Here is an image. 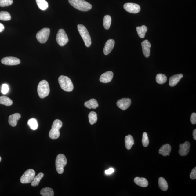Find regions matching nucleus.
I'll use <instances>...</instances> for the list:
<instances>
[{
	"label": "nucleus",
	"mask_w": 196,
	"mask_h": 196,
	"mask_svg": "<svg viewBox=\"0 0 196 196\" xmlns=\"http://www.w3.org/2000/svg\"><path fill=\"white\" fill-rule=\"evenodd\" d=\"M68 1L71 5L78 10L87 11L92 8L91 4L84 0H69Z\"/></svg>",
	"instance_id": "nucleus-1"
},
{
	"label": "nucleus",
	"mask_w": 196,
	"mask_h": 196,
	"mask_svg": "<svg viewBox=\"0 0 196 196\" xmlns=\"http://www.w3.org/2000/svg\"><path fill=\"white\" fill-rule=\"evenodd\" d=\"M63 123L59 120L54 121L52 126V128L49 132V137L52 139L55 140L58 138L60 135L59 130L62 127Z\"/></svg>",
	"instance_id": "nucleus-2"
},
{
	"label": "nucleus",
	"mask_w": 196,
	"mask_h": 196,
	"mask_svg": "<svg viewBox=\"0 0 196 196\" xmlns=\"http://www.w3.org/2000/svg\"><path fill=\"white\" fill-rule=\"evenodd\" d=\"M60 85L62 89L67 92H71L74 89V85L71 80L68 77L61 76L58 79Z\"/></svg>",
	"instance_id": "nucleus-3"
},
{
	"label": "nucleus",
	"mask_w": 196,
	"mask_h": 196,
	"mask_svg": "<svg viewBox=\"0 0 196 196\" xmlns=\"http://www.w3.org/2000/svg\"><path fill=\"white\" fill-rule=\"evenodd\" d=\"M78 29L80 35L84 40L85 46L87 47H90L92 43L91 39L87 29L82 24L78 25Z\"/></svg>",
	"instance_id": "nucleus-4"
},
{
	"label": "nucleus",
	"mask_w": 196,
	"mask_h": 196,
	"mask_svg": "<svg viewBox=\"0 0 196 196\" xmlns=\"http://www.w3.org/2000/svg\"><path fill=\"white\" fill-rule=\"evenodd\" d=\"M38 93L39 97L42 99L49 95L50 88L49 83L45 80L41 81L38 86Z\"/></svg>",
	"instance_id": "nucleus-5"
},
{
	"label": "nucleus",
	"mask_w": 196,
	"mask_h": 196,
	"mask_svg": "<svg viewBox=\"0 0 196 196\" xmlns=\"http://www.w3.org/2000/svg\"><path fill=\"white\" fill-rule=\"evenodd\" d=\"M67 163V159L64 155L60 154L57 155L56 159L55 164L57 172L59 174H62L64 172V168Z\"/></svg>",
	"instance_id": "nucleus-6"
},
{
	"label": "nucleus",
	"mask_w": 196,
	"mask_h": 196,
	"mask_svg": "<svg viewBox=\"0 0 196 196\" xmlns=\"http://www.w3.org/2000/svg\"><path fill=\"white\" fill-rule=\"evenodd\" d=\"M50 33L49 28H45L39 31L36 34V38L41 43H45L47 41Z\"/></svg>",
	"instance_id": "nucleus-7"
},
{
	"label": "nucleus",
	"mask_w": 196,
	"mask_h": 196,
	"mask_svg": "<svg viewBox=\"0 0 196 196\" xmlns=\"http://www.w3.org/2000/svg\"><path fill=\"white\" fill-rule=\"evenodd\" d=\"M35 172L34 170L29 169L26 171L20 178V182L23 184L30 183L34 179Z\"/></svg>",
	"instance_id": "nucleus-8"
},
{
	"label": "nucleus",
	"mask_w": 196,
	"mask_h": 196,
	"mask_svg": "<svg viewBox=\"0 0 196 196\" xmlns=\"http://www.w3.org/2000/svg\"><path fill=\"white\" fill-rule=\"evenodd\" d=\"M56 40L58 45L61 47L64 46L68 42V36L63 29L59 30L57 34Z\"/></svg>",
	"instance_id": "nucleus-9"
},
{
	"label": "nucleus",
	"mask_w": 196,
	"mask_h": 196,
	"mask_svg": "<svg viewBox=\"0 0 196 196\" xmlns=\"http://www.w3.org/2000/svg\"><path fill=\"white\" fill-rule=\"evenodd\" d=\"M124 8L126 11L132 13H138L141 10L140 5L134 3H128L125 4Z\"/></svg>",
	"instance_id": "nucleus-10"
},
{
	"label": "nucleus",
	"mask_w": 196,
	"mask_h": 196,
	"mask_svg": "<svg viewBox=\"0 0 196 196\" xmlns=\"http://www.w3.org/2000/svg\"><path fill=\"white\" fill-rule=\"evenodd\" d=\"M131 103V100L129 98H123L118 100L117 105L119 108L122 110H125L129 107Z\"/></svg>",
	"instance_id": "nucleus-11"
},
{
	"label": "nucleus",
	"mask_w": 196,
	"mask_h": 196,
	"mask_svg": "<svg viewBox=\"0 0 196 196\" xmlns=\"http://www.w3.org/2000/svg\"><path fill=\"white\" fill-rule=\"evenodd\" d=\"M2 64L8 65H17L20 64V59L16 57H4L1 60Z\"/></svg>",
	"instance_id": "nucleus-12"
},
{
	"label": "nucleus",
	"mask_w": 196,
	"mask_h": 196,
	"mask_svg": "<svg viewBox=\"0 0 196 196\" xmlns=\"http://www.w3.org/2000/svg\"><path fill=\"white\" fill-rule=\"evenodd\" d=\"M142 49L144 56L148 58L150 55V49L151 45L148 40H146L142 42L141 43Z\"/></svg>",
	"instance_id": "nucleus-13"
},
{
	"label": "nucleus",
	"mask_w": 196,
	"mask_h": 196,
	"mask_svg": "<svg viewBox=\"0 0 196 196\" xmlns=\"http://www.w3.org/2000/svg\"><path fill=\"white\" fill-rule=\"evenodd\" d=\"M190 147V143L188 141L185 142L183 144H180L179 151L180 155L182 156L187 155L189 152Z\"/></svg>",
	"instance_id": "nucleus-14"
},
{
	"label": "nucleus",
	"mask_w": 196,
	"mask_h": 196,
	"mask_svg": "<svg viewBox=\"0 0 196 196\" xmlns=\"http://www.w3.org/2000/svg\"><path fill=\"white\" fill-rule=\"evenodd\" d=\"M115 45V41L113 39H109L106 42L103 48V53L105 55L109 54L112 51Z\"/></svg>",
	"instance_id": "nucleus-15"
},
{
	"label": "nucleus",
	"mask_w": 196,
	"mask_h": 196,
	"mask_svg": "<svg viewBox=\"0 0 196 196\" xmlns=\"http://www.w3.org/2000/svg\"><path fill=\"white\" fill-rule=\"evenodd\" d=\"M113 77V72L109 71L106 72L101 75L100 77V81L103 83H108L111 81Z\"/></svg>",
	"instance_id": "nucleus-16"
},
{
	"label": "nucleus",
	"mask_w": 196,
	"mask_h": 196,
	"mask_svg": "<svg viewBox=\"0 0 196 196\" xmlns=\"http://www.w3.org/2000/svg\"><path fill=\"white\" fill-rule=\"evenodd\" d=\"M21 118L20 113H16L10 115L9 117V122L11 126L15 127L16 126L18 120Z\"/></svg>",
	"instance_id": "nucleus-17"
},
{
	"label": "nucleus",
	"mask_w": 196,
	"mask_h": 196,
	"mask_svg": "<svg viewBox=\"0 0 196 196\" xmlns=\"http://www.w3.org/2000/svg\"><path fill=\"white\" fill-rule=\"evenodd\" d=\"M183 77V75L182 74L174 75L171 76L169 79V85L172 87L176 86Z\"/></svg>",
	"instance_id": "nucleus-18"
},
{
	"label": "nucleus",
	"mask_w": 196,
	"mask_h": 196,
	"mask_svg": "<svg viewBox=\"0 0 196 196\" xmlns=\"http://www.w3.org/2000/svg\"><path fill=\"white\" fill-rule=\"evenodd\" d=\"M171 146L169 144H167L163 145L161 147L159 151V154L162 155L163 156H166L170 155L169 154L171 151Z\"/></svg>",
	"instance_id": "nucleus-19"
},
{
	"label": "nucleus",
	"mask_w": 196,
	"mask_h": 196,
	"mask_svg": "<svg viewBox=\"0 0 196 196\" xmlns=\"http://www.w3.org/2000/svg\"><path fill=\"white\" fill-rule=\"evenodd\" d=\"M134 182L137 185L142 187H147L149 184L147 180L144 178H140L137 177L134 178Z\"/></svg>",
	"instance_id": "nucleus-20"
},
{
	"label": "nucleus",
	"mask_w": 196,
	"mask_h": 196,
	"mask_svg": "<svg viewBox=\"0 0 196 196\" xmlns=\"http://www.w3.org/2000/svg\"><path fill=\"white\" fill-rule=\"evenodd\" d=\"M84 106L88 109H95L99 107V104L96 100L92 99H90L89 101L85 102L84 103Z\"/></svg>",
	"instance_id": "nucleus-21"
},
{
	"label": "nucleus",
	"mask_w": 196,
	"mask_h": 196,
	"mask_svg": "<svg viewBox=\"0 0 196 196\" xmlns=\"http://www.w3.org/2000/svg\"><path fill=\"white\" fill-rule=\"evenodd\" d=\"M125 142L126 148L128 150L131 149L132 146L134 145L133 138L131 135H128L126 136L125 139Z\"/></svg>",
	"instance_id": "nucleus-22"
},
{
	"label": "nucleus",
	"mask_w": 196,
	"mask_h": 196,
	"mask_svg": "<svg viewBox=\"0 0 196 196\" xmlns=\"http://www.w3.org/2000/svg\"><path fill=\"white\" fill-rule=\"evenodd\" d=\"M136 30L138 36L140 38H145L146 33L147 31V27L143 25L141 27H137L136 28Z\"/></svg>",
	"instance_id": "nucleus-23"
},
{
	"label": "nucleus",
	"mask_w": 196,
	"mask_h": 196,
	"mask_svg": "<svg viewBox=\"0 0 196 196\" xmlns=\"http://www.w3.org/2000/svg\"><path fill=\"white\" fill-rule=\"evenodd\" d=\"M158 185L160 189L163 191H166L168 189V185L166 180L163 177L159 178Z\"/></svg>",
	"instance_id": "nucleus-24"
},
{
	"label": "nucleus",
	"mask_w": 196,
	"mask_h": 196,
	"mask_svg": "<svg viewBox=\"0 0 196 196\" xmlns=\"http://www.w3.org/2000/svg\"><path fill=\"white\" fill-rule=\"evenodd\" d=\"M13 103V102L10 98L5 96L0 97V104L9 106L12 105Z\"/></svg>",
	"instance_id": "nucleus-25"
},
{
	"label": "nucleus",
	"mask_w": 196,
	"mask_h": 196,
	"mask_svg": "<svg viewBox=\"0 0 196 196\" xmlns=\"http://www.w3.org/2000/svg\"><path fill=\"white\" fill-rule=\"evenodd\" d=\"M40 193L43 196H53L54 195L53 190L49 187L43 188L40 191Z\"/></svg>",
	"instance_id": "nucleus-26"
},
{
	"label": "nucleus",
	"mask_w": 196,
	"mask_h": 196,
	"mask_svg": "<svg viewBox=\"0 0 196 196\" xmlns=\"http://www.w3.org/2000/svg\"><path fill=\"white\" fill-rule=\"evenodd\" d=\"M38 7L42 10H45L48 7L49 4L45 0H36Z\"/></svg>",
	"instance_id": "nucleus-27"
},
{
	"label": "nucleus",
	"mask_w": 196,
	"mask_h": 196,
	"mask_svg": "<svg viewBox=\"0 0 196 196\" xmlns=\"http://www.w3.org/2000/svg\"><path fill=\"white\" fill-rule=\"evenodd\" d=\"M44 174L43 173L40 172L38 174L33 180L31 182V185L32 186L35 187V186H37L39 185V182L40 180L43 178Z\"/></svg>",
	"instance_id": "nucleus-28"
},
{
	"label": "nucleus",
	"mask_w": 196,
	"mask_h": 196,
	"mask_svg": "<svg viewBox=\"0 0 196 196\" xmlns=\"http://www.w3.org/2000/svg\"><path fill=\"white\" fill-rule=\"evenodd\" d=\"M111 22V16L109 15H105L103 20V25L106 30H108L110 28Z\"/></svg>",
	"instance_id": "nucleus-29"
},
{
	"label": "nucleus",
	"mask_w": 196,
	"mask_h": 196,
	"mask_svg": "<svg viewBox=\"0 0 196 196\" xmlns=\"http://www.w3.org/2000/svg\"><path fill=\"white\" fill-rule=\"evenodd\" d=\"M89 122L91 125H93L96 122L97 120V113L94 111H91L88 115Z\"/></svg>",
	"instance_id": "nucleus-30"
},
{
	"label": "nucleus",
	"mask_w": 196,
	"mask_h": 196,
	"mask_svg": "<svg viewBox=\"0 0 196 196\" xmlns=\"http://www.w3.org/2000/svg\"><path fill=\"white\" fill-rule=\"evenodd\" d=\"M156 80L158 83L162 84L166 82L167 78L165 75L159 74H157L156 77Z\"/></svg>",
	"instance_id": "nucleus-31"
},
{
	"label": "nucleus",
	"mask_w": 196,
	"mask_h": 196,
	"mask_svg": "<svg viewBox=\"0 0 196 196\" xmlns=\"http://www.w3.org/2000/svg\"><path fill=\"white\" fill-rule=\"evenodd\" d=\"M28 124L31 129L36 130L38 128V124L36 119L32 118L28 121Z\"/></svg>",
	"instance_id": "nucleus-32"
},
{
	"label": "nucleus",
	"mask_w": 196,
	"mask_h": 196,
	"mask_svg": "<svg viewBox=\"0 0 196 196\" xmlns=\"http://www.w3.org/2000/svg\"><path fill=\"white\" fill-rule=\"evenodd\" d=\"M11 19V15L7 11H1L0 12V20L3 21H9Z\"/></svg>",
	"instance_id": "nucleus-33"
},
{
	"label": "nucleus",
	"mask_w": 196,
	"mask_h": 196,
	"mask_svg": "<svg viewBox=\"0 0 196 196\" xmlns=\"http://www.w3.org/2000/svg\"><path fill=\"white\" fill-rule=\"evenodd\" d=\"M142 141V143H143V147H147L149 145V140L147 132H143Z\"/></svg>",
	"instance_id": "nucleus-34"
},
{
	"label": "nucleus",
	"mask_w": 196,
	"mask_h": 196,
	"mask_svg": "<svg viewBox=\"0 0 196 196\" xmlns=\"http://www.w3.org/2000/svg\"><path fill=\"white\" fill-rule=\"evenodd\" d=\"M13 0H0V6L5 7L12 5Z\"/></svg>",
	"instance_id": "nucleus-35"
},
{
	"label": "nucleus",
	"mask_w": 196,
	"mask_h": 196,
	"mask_svg": "<svg viewBox=\"0 0 196 196\" xmlns=\"http://www.w3.org/2000/svg\"><path fill=\"white\" fill-rule=\"evenodd\" d=\"M9 91V87L7 84H3L2 86L1 92L2 93L5 95Z\"/></svg>",
	"instance_id": "nucleus-36"
},
{
	"label": "nucleus",
	"mask_w": 196,
	"mask_h": 196,
	"mask_svg": "<svg viewBox=\"0 0 196 196\" xmlns=\"http://www.w3.org/2000/svg\"><path fill=\"white\" fill-rule=\"evenodd\" d=\"M190 122L193 124H195L196 123V113H193L190 117Z\"/></svg>",
	"instance_id": "nucleus-37"
},
{
	"label": "nucleus",
	"mask_w": 196,
	"mask_h": 196,
	"mask_svg": "<svg viewBox=\"0 0 196 196\" xmlns=\"http://www.w3.org/2000/svg\"><path fill=\"white\" fill-rule=\"evenodd\" d=\"M190 178L191 179H195L196 178V167L194 168L191 171L190 174Z\"/></svg>",
	"instance_id": "nucleus-38"
},
{
	"label": "nucleus",
	"mask_w": 196,
	"mask_h": 196,
	"mask_svg": "<svg viewBox=\"0 0 196 196\" xmlns=\"http://www.w3.org/2000/svg\"><path fill=\"white\" fill-rule=\"evenodd\" d=\"M114 172V169L113 168L109 169L108 170H105V173L107 175H110Z\"/></svg>",
	"instance_id": "nucleus-39"
},
{
	"label": "nucleus",
	"mask_w": 196,
	"mask_h": 196,
	"mask_svg": "<svg viewBox=\"0 0 196 196\" xmlns=\"http://www.w3.org/2000/svg\"><path fill=\"white\" fill-rule=\"evenodd\" d=\"M5 27L3 26V24L0 23V32H2L3 31V30H4Z\"/></svg>",
	"instance_id": "nucleus-40"
},
{
	"label": "nucleus",
	"mask_w": 196,
	"mask_h": 196,
	"mask_svg": "<svg viewBox=\"0 0 196 196\" xmlns=\"http://www.w3.org/2000/svg\"><path fill=\"white\" fill-rule=\"evenodd\" d=\"M194 139L196 140V129L193 130V134Z\"/></svg>",
	"instance_id": "nucleus-41"
},
{
	"label": "nucleus",
	"mask_w": 196,
	"mask_h": 196,
	"mask_svg": "<svg viewBox=\"0 0 196 196\" xmlns=\"http://www.w3.org/2000/svg\"><path fill=\"white\" fill-rule=\"evenodd\" d=\"M1 157H0V162H1Z\"/></svg>",
	"instance_id": "nucleus-42"
}]
</instances>
